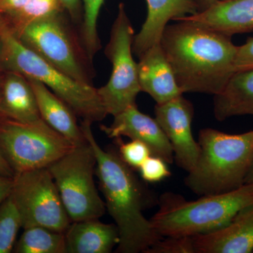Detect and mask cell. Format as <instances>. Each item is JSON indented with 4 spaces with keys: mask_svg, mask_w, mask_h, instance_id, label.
Returning <instances> with one entry per match:
<instances>
[{
    "mask_svg": "<svg viewBox=\"0 0 253 253\" xmlns=\"http://www.w3.org/2000/svg\"><path fill=\"white\" fill-rule=\"evenodd\" d=\"M168 24L161 47L172 68L181 92L215 96L234 71L237 46L231 37L194 23Z\"/></svg>",
    "mask_w": 253,
    "mask_h": 253,
    "instance_id": "cell-1",
    "label": "cell"
},
{
    "mask_svg": "<svg viewBox=\"0 0 253 253\" xmlns=\"http://www.w3.org/2000/svg\"><path fill=\"white\" fill-rule=\"evenodd\" d=\"M91 126V123L83 121L81 126L86 140L94 149L100 190L119 232L117 253H146L161 237L143 214L144 190L132 169L119 154L105 151L99 146Z\"/></svg>",
    "mask_w": 253,
    "mask_h": 253,
    "instance_id": "cell-2",
    "label": "cell"
},
{
    "mask_svg": "<svg viewBox=\"0 0 253 253\" xmlns=\"http://www.w3.org/2000/svg\"><path fill=\"white\" fill-rule=\"evenodd\" d=\"M200 154L185 178L199 196L229 192L244 184L253 163V130L231 134L206 128L200 131Z\"/></svg>",
    "mask_w": 253,
    "mask_h": 253,
    "instance_id": "cell-3",
    "label": "cell"
},
{
    "mask_svg": "<svg viewBox=\"0 0 253 253\" xmlns=\"http://www.w3.org/2000/svg\"><path fill=\"white\" fill-rule=\"evenodd\" d=\"M159 205L150 221L161 238L201 235L226 225L253 207V187L244 184L229 192L191 201L180 195L166 193L161 196Z\"/></svg>",
    "mask_w": 253,
    "mask_h": 253,
    "instance_id": "cell-4",
    "label": "cell"
},
{
    "mask_svg": "<svg viewBox=\"0 0 253 253\" xmlns=\"http://www.w3.org/2000/svg\"><path fill=\"white\" fill-rule=\"evenodd\" d=\"M1 61L9 71L41 82L64 101L83 121L99 122L108 116L96 88L80 83L32 51L0 21Z\"/></svg>",
    "mask_w": 253,
    "mask_h": 253,
    "instance_id": "cell-5",
    "label": "cell"
},
{
    "mask_svg": "<svg viewBox=\"0 0 253 253\" xmlns=\"http://www.w3.org/2000/svg\"><path fill=\"white\" fill-rule=\"evenodd\" d=\"M96 167L94 149L86 141L47 168L71 221L99 219L106 212L95 184Z\"/></svg>",
    "mask_w": 253,
    "mask_h": 253,
    "instance_id": "cell-6",
    "label": "cell"
},
{
    "mask_svg": "<svg viewBox=\"0 0 253 253\" xmlns=\"http://www.w3.org/2000/svg\"><path fill=\"white\" fill-rule=\"evenodd\" d=\"M75 146L46 123L25 124L0 116V151L15 174L47 168Z\"/></svg>",
    "mask_w": 253,
    "mask_h": 253,
    "instance_id": "cell-7",
    "label": "cell"
},
{
    "mask_svg": "<svg viewBox=\"0 0 253 253\" xmlns=\"http://www.w3.org/2000/svg\"><path fill=\"white\" fill-rule=\"evenodd\" d=\"M134 37L132 25L125 4L121 3L105 49L112 65V72L106 84L97 89L108 115L116 116L136 104V96L141 91L138 63L133 58Z\"/></svg>",
    "mask_w": 253,
    "mask_h": 253,
    "instance_id": "cell-8",
    "label": "cell"
},
{
    "mask_svg": "<svg viewBox=\"0 0 253 253\" xmlns=\"http://www.w3.org/2000/svg\"><path fill=\"white\" fill-rule=\"evenodd\" d=\"M63 12L30 23L16 34L20 41L50 64L80 83L91 84L83 46L73 36Z\"/></svg>",
    "mask_w": 253,
    "mask_h": 253,
    "instance_id": "cell-9",
    "label": "cell"
},
{
    "mask_svg": "<svg viewBox=\"0 0 253 253\" xmlns=\"http://www.w3.org/2000/svg\"><path fill=\"white\" fill-rule=\"evenodd\" d=\"M11 196L24 229L42 226L65 233L72 222L48 168L15 174Z\"/></svg>",
    "mask_w": 253,
    "mask_h": 253,
    "instance_id": "cell-10",
    "label": "cell"
},
{
    "mask_svg": "<svg viewBox=\"0 0 253 253\" xmlns=\"http://www.w3.org/2000/svg\"><path fill=\"white\" fill-rule=\"evenodd\" d=\"M194 115L193 104L183 94L155 107V118L172 146L174 161L187 172L194 167L200 154L199 142L192 133Z\"/></svg>",
    "mask_w": 253,
    "mask_h": 253,
    "instance_id": "cell-11",
    "label": "cell"
},
{
    "mask_svg": "<svg viewBox=\"0 0 253 253\" xmlns=\"http://www.w3.org/2000/svg\"><path fill=\"white\" fill-rule=\"evenodd\" d=\"M111 126H101V129L111 139L122 136L131 140H139L149 146L153 156L163 158L169 164L174 161L170 143L156 118L139 111L136 104L113 116Z\"/></svg>",
    "mask_w": 253,
    "mask_h": 253,
    "instance_id": "cell-12",
    "label": "cell"
},
{
    "mask_svg": "<svg viewBox=\"0 0 253 253\" xmlns=\"http://www.w3.org/2000/svg\"><path fill=\"white\" fill-rule=\"evenodd\" d=\"M147 16L140 31L134 35L133 54L137 57L155 44H159L165 28L170 21L196 14L195 0H146Z\"/></svg>",
    "mask_w": 253,
    "mask_h": 253,
    "instance_id": "cell-13",
    "label": "cell"
},
{
    "mask_svg": "<svg viewBox=\"0 0 253 253\" xmlns=\"http://www.w3.org/2000/svg\"><path fill=\"white\" fill-rule=\"evenodd\" d=\"M232 36L253 31V0H226L204 11L179 18Z\"/></svg>",
    "mask_w": 253,
    "mask_h": 253,
    "instance_id": "cell-14",
    "label": "cell"
},
{
    "mask_svg": "<svg viewBox=\"0 0 253 253\" xmlns=\"http://www.w3.org/2000/svg\"><path fill=\"white\" fill-rule=\"evenodd\" d=\"M139 59L138 77L141 91L149 94L158 104L183 94L160 43L146 50Z\"/></svg>",
    "mask_w": 253,
    "mask_h": 253,
    "instance_id": "cell-15",
    "label": "cell"
},
{
    "mask_svg": "<svg viewBox=\"0 0 253 253\" xmlns=\"http://www.w3.org/2000/svg\"><path fill=\"white\" fill-rule=\"evenodd\" d=\"M193 240L196 253H253V212L246 210L226 225Z\"/></svg>",
    "mask_w": 253,
    "mask_h": 253,
    "instance_id": "cell-16",
    "label": "cell"
},
{
    "mask_svg": "<svg viewBox=\"0 0 253 253\" xmlns=\"http://www.w3.org/2000/svg\"><path fill=\"white\" fill-rule=\"evenodd\" d=\"M0 116L25 124L46 123L41 117L31 83L19 73L9 71L1 83Z\"/></svg>",
    "mask_w": 253,
    "mask_h": 253,
    "instance_id": "cell-17",
    "label": "cell"
},
{
    "mask_svg": "<svg viewBox=\"0 0 253 253\" xmlns=\"http://www.w3.org/2000/svg\"><path fill=\"white\" fill-rule=\"evenodd\" d=\"M64 234L66 253H109L120 241L116 224L99 219L72 221Z\"/></svg>",
    "mask_w": 253,
    "mask_h": 253,
    "instance_id": "cell-18",
    "label": "cell"
},
{
    "mask_svg": "<svg viewBox=\"0 0 253 253\" xmlns=\"http://www.w3.org/2000/svg\"><path fill=\"white\" fill-rule=\"evenodd\" d=\"M28 81L44 122L74 145L86 142L81 126H78L77 116L73 110L41 82Z\"/></svg>",
    "mask_w": 253,
    "mask_h": 253,
    "instance_id": "cell-19",
    "label": "cell"
},
{
    "mask_svg": "<svg viewBox=\"0 0 253 253\" xmlns=\"http://www.w3.org/2000/svg\"><path fill=\"white\" fill-rule=\"evenodd\" d=\"M214 96V115L217 121L253 116V69L234 73L223 90Z\"/></svg>",
    "mask_w": 253,
    "mask_h": 253,
    "instance_id": "cell-20",
    "label": "cell"
},
{
    "mask_svg": "<svg viewBox=\"0 0 253 253\" xmlns=\"http://www.w3.org/2000/svg\"><path fill=\"white\" fill-rule=\"evenodd\" d=\"M13 251L16 253H66L65 234L42 226L27 228Z\"/></svg>",
    "mask_w": 253,
    "mask_h": 253,
    "instance_id": "cell-21",
    "label": "cell"
},
{
    "mask_svg": "<svg viewBox=\"0 0 253 253\" xmlns=\"http://www.w3.org/2000/svg\"><path fill=\"white\" fill-rule=\"evenodd\" d=\"M83 16L81 25L83 47L89 61L99 51L100 41L97 33V21L104 0H83Z\"/></svg>",
    "mask_w": 253,
    "mask_h": 253,
    "instance_id": "cell-22",
    "label": "cell"
},
{
    "mask_svg": "<svg viewBox=\"0 0 253 253\" xmlns=\"http://www.w3.org/2000/svg\"><path fill=\"white\" fill-rule=\"evenodd\" d=\"M20 228H22L21 216L10 195L0 205V253L14 250Z\"/></svg>",
    "mask_w": 253,
    "mask_h": 253,
    "instance_id": "cell-23",
    "label": "cell"
},
{
    "mask_svg": "<svg viewBox=\"0 0 253 253\" xmlns=\"http://www.w3.org/2000/svg\"><path fill=\"white\" fill-rule=\"evenodd\" d=\"M63 11L64 9L59 0H29L23 9L11 18L16 24L10 29L17 34L30 23Z\"/></svg>",
    "mask_w": 253,
    "mask_h": 253,
    "instance_id": "cell-24",
    "label": "cell"
},
{
    "mask_svg": "<svg viewBox=\"0 0 253 253\" xmlns=\"http://www.w3.org/2000/svg\"><path fill=\"white\" fill-rule=\"evenodd\" d=\"M116 140L119 144V156L131 169H139L141 164L152 155L149 146L142 141L131 140L125 143L121 138Z\"/></svg>",
    "mask_w": 253,
    "mask_h": 253,
    "instance_id": "cell-25",
    "label": "cell"
},
{
    "mask_svg": "<svg viewBox=\"0 0 253 253\" xmlns=\"http://www.w3.org/2000/svg\"><path fill=\"white\" fill-rule=\"evenodd\" d=\"M146 253H196L193 236L163 237Z\"/></svg>",
    "mask_w": 253,
    "mask_h": 253,
    "instance_id": "cell-26",
    "label": "cell"
},
{
    "mask_svg": "<svg viewBox=\"0 0 253 253\" xmlns=\"http://www.w3.org/2000/svg\"><path fill=\"white\" fill-rule=\"evenodd\" d=\"M168 163L163 158L158 156H150L139 167L141 178L149 183H156L163 181L171 175Z\"/></svg>",
    "mask_w": 253,
    "mask_h": 253,
    "instance_id": "cell-27",
    "label": "cell"
},
{
    "mask_svg": "<svg viewBox=\"0 0 253 253\" xmlns=\"http://www.w3.org/2000/svg\"><path fill=\"white\" fill-rule=\"evenodd\" d=\"M251 69H253V37L242 45L237 46L234 61L235 73Z\"/></svg>",
    "mask_w": 253,
    "mask_h": 253,
    "instance_id": "cell-28",
    "label": "cell"
},
{
    "mask_svg": "<svg viewBox=\"0 0 253 253\" xmlns=\"http://www.w3.org/2000/svg\"><path fill=\"white\" fill-rule=\"evenodd\" d=\"M63 9L68 13L73 22L82 25L83 12L81 0H59Z\"/></svg>",
    "mask_w": 253,
    "mask_h": 253,
    "instance_id": "cell-29",
    "label": "cell"
},
{
    "mask_svg": "<svg viewBox=\"0 0 253 253\" xmlns=\"http://www.w3.org/2000/svg\"><path fill=\"white\" fill-rule=\"evenodd\" d=\"M29 0H0V11L12 18Z\"/></svg>",
    "mask_w": 253,
    "mask_h": 253,
    "instance_id": "cell-30",
    "label": "cell"
},
{
    "mask_svg": "<svg viewBox=\"0 0 253 253\" xmlns=\"http://www.w3.org/2000/svg\"><path fill=\"white\" fill-rule=\"evenodd\" d=\"M13 178L0 175V205L11 194Z\"/></svg>",
    "mask_w": 253,
    "mask_h": 253,
    "instance_id": "cell-31",
    "label": "cell"
},
{
    "mask_svg": "<svg viewBox=\"0 0 253 253\" xmlns=\"http://www.w3.org/2000/svg\"><path fill=\"white\" fill-rule=\"evenodd\" d=\"M0 175L11 178H14L15 175L14 171L6 162L4 156L1 154V151H0Z\"/></svg>",
    "mask_w": 253,
    "mask_h": 253,
    "instance_id": "cell-32",
    "label": "cell"
},
{
    "mask_svg": "<svg viewBox=\"0 0 253 253\" xmlns=\"http://www.w3.org/2000/svg\"><path fill=\"white\" fill-rule=\"evenodd\" d=\"M223 1H226V0H195L196 4H197L198 8H199L198 12L204 11V10L212 6V5Z\"/></svg>",
    "mask_w": 253,
    "mask_h": 253,
    "instance_id": "cell-33",
    "label": "cell"
},
{
    "mask_svg": "<svg viewBox=\"0 0 253 253\" xmlns=\"http://www.w3.org/2000/svg\"><path fill=\"white\" fill-rule=\"evenodd\" d=\"M244 184L252 186L253 187V163L252 166H251V169H250L249 172L248 173L246 179H245Z\"/></svg>",
    "mask_w": 253,
    "mask_h": 253,
    "instance_id": "cell-34",
    "label": "cell"
},
{
    "mask_svg": "<svg viewBox=\"0 0 253 253\" xmlns=\"http://www.w3.org/2000/svg\"><path fill=\"white\" fill-rule=\"evenodd\" d=\"M248 210H249L250 212H253V207L249 208V209H248Z\"/></svg>",
    "mask_w": 253,
    "mask_h": 253,
    "instance_id": "cell-35",
    "label": "cell"
}]
</instances>
